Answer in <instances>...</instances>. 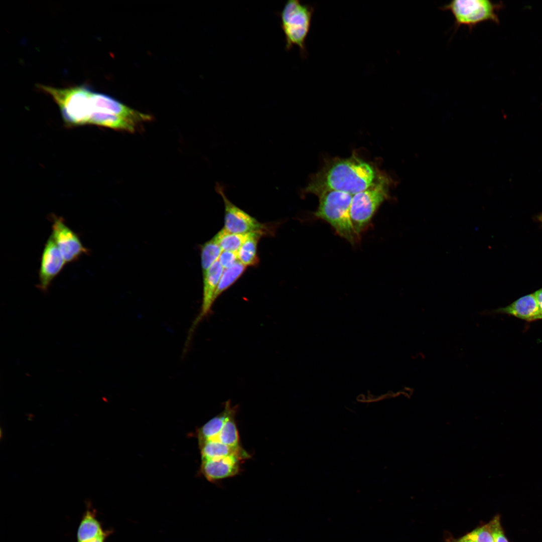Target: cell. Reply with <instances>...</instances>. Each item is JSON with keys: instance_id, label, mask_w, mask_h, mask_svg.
<instances>
[{"instance_id": "cell-11", "label": "cell", "mask_w": 542, "mask_h": 542, "mask_svg": "<svg viewBox=\"0 0 542 542\" xmlns=\"http://www.w3.org/2000/svg\"><path fill=\"white\" fill-rule=\"evenodd\" d=\"M492 312L514 317L527 322L542 320L533 293L521 297L509 305L497 308Z\"/></svg>"}, {"instance_id": "cell-6", "label": "cell", "mask_w": 542, "mask_h": 542, "mask_svg": "<svg viewBox=\"0 0 542 542\" xmlns=\"http://www.w3.org/2000/svg\"><path fill=\"white\" fill-rule=\"evenodd\" d=\"M499 8V5L489 0H454L440 9L452 14L456 29L466 26L472 31L478 24L484 22L498 23L497 11Z\"/></svg>"}, {"instance_id": "cell-20", "label": "cell", "mask_w": 542, "mask_h": 542, "mask_svg": "<svg viewBox=\"0 0 542 542\" xmlns=\"http://www.w3.org/2000/svg\"><path fill=\"white\" fill-rule=\"evenodd\" d=\"M489 524L492 531L495 542H508L501 528L498 516L495 517L489 522Z\"/></svg>"}, {"instance_id": "cell-14", "label": "cell", "mask_w": 542, "mask_h": 542, "mask_svg": "<svg viewBox=\"0 0 542 542\" xmlns=\"http://www.w3.org/2000/svg\"><path fill=\"white\" fill-rule=\"evenodd\" d=\"M264 233L262 231L250 233L237 252L238 261L245 266L255 265L258 262L257 243Z\"/></svg>"}, {"instance_id": "cell-24", "label": "cell", "mask_w": 542, "mask_h": 542, "mask_svg": "<svg viewBox=\"0 0 542 542\" xmlns=\"http://www.w3.org/2000/svg\"><path fill=\"white\" fill-rule=\"evenodd\" d=\"M535 220L537 222L540 223V224L541 225V227H542V213H540V214L537 215L536 216H535Z\"/></svg>"}, {"instance_id": "cell-1", "label": "cell", "mask_w": 542, "mask_h": 542, "mask_svg": "<svg viewBox=\"0 0 542 542\" xmlns=\"http://www.w3.org/2000/svg\"><path fill=\"white\" fill-rule=\"evenodd\" d=\"M377 176L372 165L357 156L337 158L312 177L304 192L317 195L333 190L353 195L370 186Z\"/></svg>"}, {"instance_id": "cell-7", "label": "cell", "mask_w": 542, "mask_h": 542, "mask_svg": "<svg viewBox=\"0 0 542 542\" xmlns=\"http://www.w3.org/2000/svg\"><path fill=\"white\" fill-rule=\"evenodd\" d=\"M52 236L66 263L78 260L84 254L88 253V249L81 241L79 237L65 223L61 217L52 214Z\"/></svg>"}, {"instance_id": "cell-9", "label": "cell", "mask_w": 542, "mask_h": 542, "mask_svg": "<svg viewBox=\"0 0 542 542\" xmlns=\"http://www.w3.org/2000/svg\"><path fill=\"white\" fill-rule=\"evenodd\" d=\"M65 263L50 235L45 244L41 256L38 288L43 292H47L52 281L61 272Z\"/></svg>"}, {"instance_id": "cell-3", "label": "cell", "mask_w": 542, "mask_h": 542, "mask_svg": "<svg viewBox=\"0 0 542 542\" xmlns=\"http://www.w3.org/2000/svg\"><path fill=\"white\" fill-rule=\"evenodd\" d=\"M319 205L314 215L328 222L341 237L351 243L358 238L350 218V209L352 195L333 190L318 194Z\"/></svg>"}, {"instance_id": "cell-2", "label": "cell", "mask_w": 542, "mask_h": 542, "mask_svg": "<svg viewBox=\"0 0 542 542\" xmlns=\"http://www.w3.org/2000/svg\"><path fill=\"white\" fill-rule=\"evenodd\" d=\"M58 105L65 123L68 126L88 125L91 114L93 90L85 85L57 88L40 84Z\"/></svg>"}, {"instance_id": "cell-23", "label": "cell", "mask_w": 542, "mask_h": 542, "mask_svg": "<svg viewBox=\"0 0 542 542\" xmlns=\"http://www.w3.org/2000/svg\"><path fill=\"white\" fill-rule=\"evenodd\" d=\"M456 542H474L473 540L469 538L467 535H465L462 538H460Z\"/></svg>"}, {"instance_id": "cell-22", "label": "cell", "mask_w": 542, "mask_h": 542, "mask_svg": "<svg viewBox=\"0 0 542 542\" xmlns=\"http://www.w3.org/2000/svg\"><path fill=\"white\" fill-rule=\"evenodd\" d=\"M108 534V532L106 531L104 534L85 542H105Z\"/></svg>"}, {"instance_id": "cell-8", "label": "cell", "mask_w": 542, "mask_h": 542, "mask_svg": "<svg viewBox=\"0 0 542 542\" xmlns=\"http://www.w3.org/2000/svg\"><path fill=\"white\" fill-rule=\"evenodd\" d=\"M215 189L222 197L224 205V230L236 234L265 232V226L232 203L226 196L222 185L217 183Z\"/></svg>"}, {"instance_id": "cell-15", "label": "cell", "mask_w": 542, "mask_h": 542, "mask_svg": "<svg viewBox=\"0 0 542 542\" xmlns=\"http://www.w3.org/2000/svg\"><path fill=\"white\" fill-rule=\"evenodd\" d=\"M246 267L238 261L232 266L224 269L215 293V300L240 278L245 270Z\"/></svg>"}, {"instance_id": "cell-12", "label": "cell", "mask_w": 542, "mask_h": 542, "mask_svg": "<svg viewBox=\"0 0 542 542\" xmlns=\"http://www.w3.org/2000/svg\"><path fill=\"white\" fill-rule=\"evenodd\" d=\"M224 270L218 260L215 262L204 274L203 299L201 311L190 329L191 334L198 323L210 312L215 302L214 296L220 279Z\"/></svg>"}, {"instance_id": "cell-19", "label": "cell", "mask_w": 542, "mask_h": 542, "mask_svg": "<svg viewBox=\"0 0 542 542\" xmlns=\"http://www.w3.org/2000/svg\"><path fill=\"white\" fill-rule=\"evenodd\" d=\"M218 261L224 269L232 266L238 261L237 252L230 251H222Z\"/></svg>"}, {"instance_id": "cell-5", "label": "cell", "mask_w": 542, "mask_h": 542, "mask_svg": "<svg viewBox=\"0 0 542 542\" xmlns=\"http://www.w3.org/2000/svg\"><path fill=\"white\" fill-rule=\"evenodd\" d=\"M391 180L385 175H378L366 189L352 195L350 214L354 230L359 237L369 225L373 215L389 197Z\"/></svg>"}, {"instance_id": "cell-21", "label": "cell", "mask_w": 542, "mask_h": 542, "mask_svg": "<svg viewBox=\"0 0 542 542\" xmlns=\"http://www.w3.org/2000/svg\"><path fill=\"white\" fill-rule=\"evenodd\" d=\"M538 304L542 317V288L533 293Z\"/></svg>"}, {"instance_id": "cell-18", "label": "cell", "mask_w": 542, "mask_h": 542, "mask_svg": "<svg viewBox=\"0 0 542 542\" xmlns=\"http://www.w3.org/2000/svg\"><path fill=\"white\" fill-rule=\"evenodd\" d=\"M467 535L474 542H495L489 523L474 529Z\"/></svg>"}, {"instance_id": "cell-13", "label": "cell", "mask_w": 542, "mask_h": 542, "mask_svg": "<svg viewBox=\"0 0 542 542\" xmlns=\"http://www.w3.org/2000/svg\"><path fill=\"white\" fill-rule=\"evenodd\" d=\"M106 531L103 530L98 520L95 510L90 505L83 515L77 531V542H85L99 536Z\"/></svg>"}, {"instance_id": "cell-16", "label": "cell", "mask_w": 542, "mask_h": 542, "mask_svg": "<svg viewBox=\"0 0 542 542\" xmlns=\"http://www.w3.org/2000/svg\"><path fill=\"white\" fill-rule=\"evenodd\" d=\"M222 251L214 236L202 245L201 263L203 274L218 260Z\"/></svg>"}, {"instance_id": "cell-4", "label": "cell", "mask_w": 542, "mask_h": 542, "mask_svg": "<svg viewBox=\"0 0 542 542\" xmlns=\"http://www.w3.org/2000/svg\"><path fill=\"white\" fill-rule=\"evenodd\" d=\"M314 9L312 6L303 4L299 0H288L278 13L285 36L286 50L290 51L295 46H298L301 57L304 58L307 57L306 40Z\"/></svg>"}, {"instance_id": "cell-10", "label": "cell", "mask_w": 542, "mask_h": 542, "mask_svg": "<svg viewBox=\"0 0 542 542\" xmlns=\"http://www.w3.org/2000/svg\"><path fill=\"white\" fill-rule=\"evenodd\" d=\"M249 457L233 454L215 459L202 460L200 473L211 482L231 477L240 472L241 462Z\"/></svg>"}, {"instance_id": "cell-17", "label": "cell", "mask_w": 542, "mask_h": 542, "mask_svg": "<svg viewBox=\"0 0 542 542\" xmlns=\"http://www.w3.org/2000/svg\"><path fill=\"white\" fill-rule=\"evenodd\" d=\"M249 233H233L227 232L223 228L214 237L223 251L237 252Z\"/></svg>"}]
</instances>
